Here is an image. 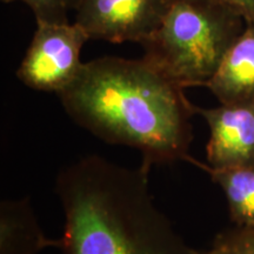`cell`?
Here are the masks:
<instances>
[{"label": "cell", "instance_id": "cell-1", "mask_svg": "<svg viewBox=\"0 0 254 254\" xmlns=\"http://www.w3.org/2000/svg\"><path fill=\"white\" fill-rule=\"evenodd\" d=\"M58 97L75 124L105 142L135 148L151 166L194 164L190 146L195 106L184 88L144 58L103 57L84 63Z\"/></svg>", "mask_w": 254, "mask_h": 254}, {"label": "cell", "instance_id": "cell-2", "mask_svg": "<svg viewBox=\"0 0 254 254\" xmlns=\"http://www.w3.org/2000/svg\"><path fill=\"white\" fill-rule=\"evenodd\" d=\"M151 167H125L97 154L64 167L56 182L65 214L63 254H202L155 205Z\"/></svg>", "mask_w": 254, "mask_h": 254}, {"label": "cell", "instance_id": "cell-3", "mask_svg": "<svg viewBox=\"0 0 254 254\" xmlns=\"http://www.w3.org/2000/svg\"><path fill=\"white\" fill-rule=\"evenodd\" d=\"M246 24L215 0H172L159 27L140 44L142 58L184 90L206 87Z\"/></svg>", "mask_w": 254, "mask_h": 254}, {"label": "cell", "instance_id": "cell-4", "mask_svg": "<svg viewBox=\"0 0 254 254\" xmlns=\"http://www.w3.org/2000/svg\"><path fill=\"white\" fill-rule=\"evenodd\" d=\"M90 39L75 23L37 20V30L17 77L32 90L60 93L77 78L84 44Z\"/></svg>", "mask_w": 254, "mask_h": 254}, {"label": "cell", "instance_id": "cell-5", "mask_svg": "<svg viewBox=\"0 0 254 254\" xmlns=\"http://www.w3.org/2000/svg\"><path fill=\"white\" fill-rule=\"evenodd\" d=\"M75 23L90 39L141 44L163 21L172 0H77Z\"/></svg>", "mask_w": 254, "mask_h": 254}, {"label": "cell", "instance_id": "cell-6", "mask_svg": "<svg viewBox=\"0 0 254 254\" xmlns=\"http://www.w3.org/2000/svg\"><path fill=\"white\" fill-rule=\"evenodd\" d=\"M209 128L206 147L212 170L254 166V100L214 109L195 106Z\"/></svg>", "mask_w": 254, "mask_h": 254}, {"label": "cell", "instance_id": "cell-7", "mask_svg": "<svg viewBox=\"0 0 254 254\" xmlns=\"http://www.w3.org/2000/svg\"><path fill=\"white\" fill-rule=\"evenodd\" d=\"M221 105L254 100V23H247L206 85Z\"/></svg>", "mask_w": 254, "mask_h": 254}, {"label": "cell", "instance_id": "cell-8", "mask_svg": "<svg viewBox=\"0 0 254 254\" xmlns=\"http://www.w3.org/2000/svg\"><path fill=\"white\" fill-rule=\"evenodd\" d=\"M59 249L60 239L44 233L28 198L2 200L0 204V254H39Z\"/></svg>", "mask_w": 254, "mask_h": 254}, {"label": "cell", "instance_id": "cell-9", "mask_svg": "<svg viewBox=\"0 0 254 254\" xmlns=\"http://www.w3.org/2000/svg\"><path fill=\"white\" fill-rule=\"evenodd\" d=\"M226 196L231 220L237 227L254 230V166L212 170L195 160Z\"/></svg>", "mask_w": 254, "mask_h": 254}, {"label": "cell", "instance_id": "cell-10", "mask_svg": "<svg viewBox=\"0 0 254 254\" xmlns=\"http://www.w3.org/2000/svg\"><path fill=\"white\" fill-rule=\"evenodd\" d=\"M202 254H254V230L236 226L222 232Z\"/></svg>", "mask_w": 254, "mask_h": 254}, {"label": "cell", "instance_id": "cell-11", "mask_svg": "<svg viewBox=\"0 0 254 254\" xmlns=\"http://www.w3.org/2000/svg\"><path fill=\"white\" fill-rule=\"evenodd\" d=\"M2 1H15V0H2ZM30 6L37 20L67 21L66 9L69 0H19Z\"/></svg>", "mask_w": 254, "mask_h": 254}, {"label": "cell", "instance_id": "cell-12", "mask_svg": "<svg viewBox=\"0 0 254 254\" xmlns=\"http://www.w3.org/2000/svg\"><path fill=\"white\" fill-rule=\"evenodd\" d=\"M230 6L245 18L246 23H254V0H215Z\"/></svg>", "mask_w": 254, "mask_h": 254}]
</instances>
